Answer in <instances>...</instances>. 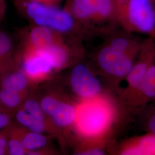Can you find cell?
<instances>
[{"instance_id": "1", "label": "cell", "mask_w": 155, "mask_h": 155, "mask_svg": "<svg viewBox=\"0 0 155 155\" xmlns=\"http://www.w3.org/2000/svg\"><path fill=\"white\" fill-rule=\"evenodd\" d=\"M17 4L35 25L50 28L63 35L80 36L88 31L64 8L26 0H17Z\"/></svg>"}, {"instance_id": "2", "label": "cell", "mask_w": 155, "mask_h": 155, "mask_svg": "<svg viewBox=\"0 0 155 155\" xmlns=\"http://www.w3.org/2000/svg\"><path fill=\"white\" fill-rule=\"evenodd\" d=\"M117 24L132 33L155 39V4L152 0H115Z\"/></svg>"}, {"instance_id": "3", "label": "cell", "mask_w": 155, "mask_h": 155, "mask_svg": "<svg viewBox=\"0 0 155 155\" xmlns=\"http://www.w3.org/2000/svg\"><path fill=\"white\" fill-rule=\"evenodd\" d=\"M64 9L88 30L96 25L118 24L115 0H66Z\"/></svg>"}, {"instance_id": "4", "label": "cell", "mask_w": 155, "mask_h": 155, "mask_svg": "<svg viewBox=\"0 0 155 155\" xmlns=\"http://www.w3.org/2000/svg\"><path fill=\"white\" fill-rule=\"evenodd\" d=\"M110 119V112L101 103H89L77 110L75 122L83 134L96 136L105 130Z\"/></svg>"}, {"instance_id": "5", "label": "cell", "mask_w": 155, "mask_h": 155, "mask_svg": "<svg viewBox=\"0 0 155 155\" xmlns=\"http://www.w3.org/2000/svg\"><path fill=\"white\" fill-rule=\"evenodd\" d=\"M22 71L31 84L45 79L55 69L44 48L24 46L22 54Z\"/></svg>"}, {"instance_id": "6", "label": "cell", "mask_w": 155, "mask_h": 155, "mask_svg": "<svg viewBox=\"0 0 155 155\" xmlns=\"http://www.w3.org/2000/svg\"><path fill=\"white\" fill-rule=\"evenodd\" d=\"M134 58L113 50L106 44L97 53V61L107 74L121 78L127 77L132 70Z\"/></svg>"}, {"instance_id": "7", "label": "cell", "mask_w": 155, "mask_h": 155, "mask_svg": "<svg viewBox=\"0 0 155 155\" xmlns=\"http://www.w3.org/2000/svg\"><path fill=\"white\" fill-rule=\"evenodd\" d=\"M70 85L73 92L84 100H92L100 94L102 90L99 80L83 64H78L72 69Z\"/></svg>"}, {"instance_id": "8", "label": "cell", "mask_w": 155, "mask_h": 155, "mask_svg": "<svg viewBox=\"0 0 155 155\" xmlns=\"http://www.w3.org/2000/svg\"><path fill=\"white\" fill-rule=\"evenodd\" d=\"M46 116L53 123L61 127H68L75 122L77 110L71 104L53 95H46L40 101Z\"/></svg>"}, {"instance_id": "9", "label": "cell", "mask_w": 155, "mask_h": 155, "mask_svg": "<svg viewBox=\"0 0 155 155\" xmlns=\"http://www.w3.org/2000/svg\"><path fill=\"white\" fill-rule=\"evenodd\" d=\"M64 43L63 35L50 28L35 25L30 29L25 39L24 46L43 48Z\"/></svg>"}, {"instance_id": "10", "label": "cell", "mask_w": 155, "mask_h": 155, "mask_svg": "<svg viewBox=\"0 0 155 155\" xmlns=\"http://www.w3.org/2000/svg\"><path fill=\"white\" fill-rule=\"evenodd\" d=\"M129 32L124 29L123 32H113L106 40V45L117 52L135 58L139 55L143 41H140Z\"/></svg>"}, {"instance_id": "11", "label": "cell", "mask_w": 155, "mask_h": 155, "mask_svg": "<svg viewBox=\"0 0 155 155\" xmlns=\"http://www.w3.org/2000/svg\"><path fill=\"white\" fill-rule=\"evenodd\" d=\"M137 106H144L155 100V61L150 67L137 93L134 96Z\"/></svg>"}, {"instance_id": "12", "label": "cell", "mask_w": 155, "mask_h": 155, "mask_svg": "<svg viewBox=\"0 0 155 155\" xmlns=\"http://www.w3.org/2000/svg\"><path fill=\"white\" fill-rule=\"evenodd\" d=\"M30 84L31 83L29 78L22 70L8 72L2 78L1 89L16 92L27 96Z\"/></svg>"}, {"instance_id": "13", "label": "cell", "mask_w": 155, "mask_h": 155, "mask_svg": "<svg viewBox=\"0 0 155 155\" xmlns=\"http://www.w3.org/2000/svg\"><path fill=\"white\" fill-rule=\"evenodd\" d=\"M122 155H155V135L148 134L140 137L135 144L122 151Z\"/></svg>"}, {"instance_id": "14", "label": "cell", "mask_w": 155, "mask_h": 155, "mask_svg": "<svg viewBox=\"0 0 155 155\" xmlns=\"http://www.w3.org/2000/svg\"><path fill=\"white\" fill-rule=\"evenodd\" d=\"M18 132L21 142L25 148L28 151V154L42 149L47 144L48 139L43 133L33 132L28 129L23 130L20 129H18Z\"/></svg>"}, {"instance_id": "15", "label": "cell", "mask_w": 155, "mask_h": 155, "mask_svg": "<svg viewBox=\"0 0 155 155\" xmlns=\"http://www.w3.org/2000/svg\"><path fill=\"white\" fill-rule=\"evenodd\" d=\"M15 118L20 125L29 130L43 133L47 130V122L32 116L22 107L17 110Z\"/></svg>"}, {"instance_id": "16", "label": "cell", "mask_w": 155, "mask_h": 155, "mask_svg": "<svg viewBox=\"0 0 155 155\" xmlns=\"http://www.w3.org/2000/svg\"><path fill=\"white\" fill-rule=\"evenodd\" d=\"M27 96L4 89H0V104L6 109H18Z\"/></svg>"}, {"instance_id": "17", "label": "cell", "mask_w": 155, "mask_h": 155, "mask_svg": "<svg viewBox=\"0 0 155 155\" xmlns=\"http://www.w3.org/2000/svg\"><path fill=\"white\" fill-rule=\"evenodd\" d=\"M7 153L11 155L28 154V151L22 144L19 134L18 129H14L7 137Z\"/></svg>"}, {"instance_id": "18", "label": "cell", "mask_w": 155, "mask_h": 155, "mask_svg": "<svg viewBox=\"0 0 155 155\" xmlns=\"http://www.w3.org/2000/svg\"><path fill=\"white\" fill-rule=\"evenodd\" d=\"M12 43L9 37L0 31V61L11 66Z\"/></svg>"}, {"instance_id": "19", "label": "cell", "mask_w": 155, "mask_h": 155, "mask_svg": "<svg viewBox=\"0 0 155 155\" xmlns=\"http://www.w3.org/2000/svg\"><path fill=\"white\" fill-rule=\"evenodd\" d=\"M22 109L31 115L39 120L46 122V114L41 109L40 103L33 98H28L24 101Z\"/></svg>"}, {"instance_id": "20", "label": "cell", "mask_w": 155, "mask_h": 155, "mask_svg": "<svg viewBox=\"0 0 155 155\" xmlns=\"http://www.w3.org/2000/svg\"><path fill=\"white\" fill-rule=\"evenodd\" d=\"M153 102V104L146 109L145 126L149 133L155 135V100Z\"/></svg>"}, {"instance_id": "21", "label": "cell", "mask_w": 155, "mask_h": 155, "mask_svg": "<svg viewBox=\"0 0 155 155\" xmlns=\"http://www.w3.org/2000/svg\"><path fill=\"white\" fill-rule=\"evenodd\" d=\"M11 124V118L8 114L0 111V130L9 127Z\"/></svg>"}, {"instance_id": "22", "label": "cell", "mask_w": 155, "mask_h": 155, "mask_svg": "<svg viewBox=\"0 0 155 155\" xmlns=\"http://www.w3.org/2000/svg\"><path fill=\"white\" fill-rule=\"evenodd\" d=\"M104 151L100 148H91L89 150L81 151L77 153L79 155H104Z\"/></svg>"}, {"instance_id": "23", "label": "cell", "mask_w": 155, "mask_h": 155, "mask_svg": "<svg viewBox=\"0 0 155 155\" xmlns=\"http://www.w3.org/2000/svg\"><path fill=\"white\" fill-rule=\"evenodd\" d=\"M11 67L0 61V78H3L9 72Z\"/></svg>"}, {"instance_id": "24", "label": "cell", "mask_w": 155, "mask_h": 155, "mask_svg": "<svg viewBox=\"0 0 155 155\" xmlns=\"http://www.w3.org/2000/svg\"><path fill=\"white\" fill-rule=\"evenodd\" d=\"M28 1H32V2H36L39 3H42L46 5H49L56 6L54 0H26Z\"/></svg>"}, {"instance_id": "25", "label": "cell", "mask_w": 155, "mask_h": 155, "mask_svg": "<svg viewBox=\"0 0 155 155\" xmlns=\"http://www.w3.org/2000/svg\"><path fill=\"white\" fill-rule=\"evenodd\" d=\"M0 145L7 149V137L0 132Z\"/></svg>"}, {"instance_id": "26", "label": "cell", "mask_w": 155, "mask_h": 155, "mask_svg": "<svg viewBox=\"0 0 155 155\" xmlns=\"http://www.w3.org/2000/svg\"><path fill=\"white\" fill-rule=\"evenodd\" d=\"M5 10V4L4 0H0V20L4 15Z\"/></svg>"}, {"instance_id": "27", "label": "cell", "mask_w": 155, "mask_h": 155, "mask_svg": "<svg viewBox=\"0 0 155 155\" xmlns=\"http://www.w3.org/2000/svg\"><path fill=\"white\" fill-rule=\"evenodd\" d=\"M7 153V149L0 145V155H5Z\"/></svg>"}, {"instance_id": "28", "label": "cell", "mask_w": 155, "mask_h": 155, "mask_svg": "<svg viewBox=\"0 0 155 155\" xmlns=\"http://www.w3.org/2000/svg\"><path fill=\"white\" fill-rule=\"evenodd\" d=\"M152 1H153V2H155V0H152Z\"/></svg>"}]
</instances>
